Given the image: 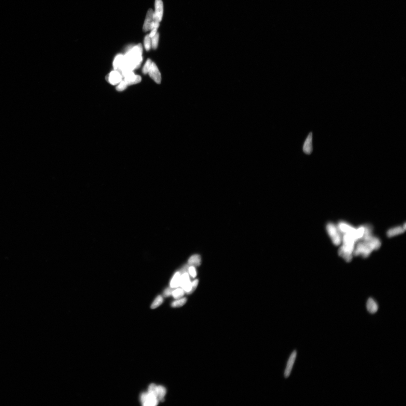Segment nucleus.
Segmentation results:
<instances>
[{
  "mask_svg": "<svg viewBox=\"0 0 406 406\" xmlns=\"http://www.w3.org/2000/svg\"><path fill=\"white\" fill-rule=\"evenodd\" d=\"M245 153L255 172L275 167L283 161L282 154L278 150H270L265 142L255 143L247 147Z\"/></svg>",
  "mask_w": 406,
  "mask_h": 406,
  "instance_id": "obj_1",
  "label": "nucleus"
},
{
  "mask_svg": "<svg viewBox=\"0 0 406 406\" xmlns=\"http://www.w3.org/2000/svg\"><path fill=\"white\" fill-rule=\"evenodd\" d=\"M310 14L306 29L308 42L319 45L325 39L327 28V7L323 0H311Z\"/></svg>",
  "mask_w": 406,
  "mask_h": 406,
  "instance_id": "obj_2",
  "label": "nucleus"
},
{
  "mask_svg": "<svg viewBox=\"0 0 406 406\" xmlns=\"http://www.w3.org/2000/svg\"><path fill=\"white\" fill-rule=\"evenodd\" d=\"M299 152L310 163L313 167L320 168L322 165L323 153L321 145L311 127L304 124L302 135L297 143Z\"/></svg>",
  "mask_w": 406,
  "mask_h": 406,
  "instance_id": "obj_3",
  "label": "nucleus"
},
{
  "mask_svg": "<svg viewBox=\"0 0 406 406\" xmlns=\"http://www.w3.org/2000/svg\"><path fill=\"white\" fill-rule=\"evenodd\" d=\"M245 154L242 146L234 141L223 143L218 148L215 158L216 162L226 170L235 169L245 161Z\"/></svg>",
  "mask_w": 406,
  "mask_h": 406,
  "instance_id": "obj_4",
  "label": "nucleus"
},
{
  "mask_svg": "<svg viewBox=\"0 0 406 406\" xmlns=\"http://www.w3.org/2000/svg\"><path fill=\"white\" fill-rule=\"evenodd\" d=\"M306 29V21L304 18H299L293 26L287 52H286V60L288 64H295L300 60L301 54L308 42Z\"/></svg>",
  "mask_w": 406,
  "mask_h": 406,
  "instance_id": "obj_5",
  "label": "nucleus"
},
{
  "mask_svg": "<svg viewBox=\"0 0 406 406\" xmlns=\"http://www.w3.org/2000/svg\"><path fill=\"white\" fill-rule=\"evenodd\" d=\"M247 111L243 109L235 110L230 115L226 131L230 140L237 141L243 133L246 122Z\"/></svg>",
  "mask_w": 406,
  "mask_h": 406,
  "instance_id": "obj_6",
  "label": "nucleus"
},
{
  "mask_svg": "<svg viewBox=\"0 0 406 406\" xmlns=\"http://www.w3.org/2000/svg\"><path fill=\"white\" fill-rule=\"evenodd\" d=\"M319 77V67L314 65L310 72L303 75V94L307 99H311L314 96L317 87Z\"/></svg>",
  "mask_w": 406,
  "mask_h": 406,
  "instance_id": "obj_7",
  "label": "nucleus"
},
{
  "mask_svg": "<svg viewBox=\"0 0 406 406\" xmlns=\"http://www.w3.org/2000/svg\"><path fill=\"white\" fill-rule=\"evenodd\" d=\"M288 92L293 102L299 101L303 94L302 75L299 74L297 69L293 70L289 75Z\"/></svg>",
  "mask_w": 406,
  "mask_h": 406,
  "instance_id": "obj_8",
  "label": "nucleus"
},
{
  "mask_svg": "<svg viewBox=\"0 0 406 406\" xmlns=\"http://www.w3.org/2000/svg\"><path fill=\"white\" fill-rule=\"evenodd\" d=\"M304 124L302 119L299 118H295L291 124L290 129L286 135L284 139V144L288 148H293L297 146V143L300 139L301 135L303 130Z\"/></svg>",
  "mask_w": 406,
  "mask_h": 406,
  "instance_id": "obj_9",
  "label": "nucleus"
},
{
  "mask_svg": "<svg viewBox=\"0 0 406 406\" xmlns=\"http://www.w3.org/2000/svg\"><path fill=\"white\" fill-rule=\"evenodd\" d=\"M254 172L250 163L247 161H244L233 173L232 178L236 182H245L253 177Z\"/></svg>",
  "mask_w": 406,
  "mask_h": 406,
  "instance_id": "obj_10",
  "label": "nucleus"
},
{
  "mask_svg": "<svg viewBox=\"0 0 406 406\" xmlns=\"http://www.w3.org/2000/svg\"><path fill=\"white\" fill-rule=\"evenodd\" d=\"M316 57L311 56L303 60L302 64L298 68L297 71L300 75H304L308 72H310L314 65V59Z\"/></svg>",
  "mask_w": 406,
  "mask_h": 406,
  "instance_id": "obj_11",
  "label": "nucleus"
}]
</instances>
